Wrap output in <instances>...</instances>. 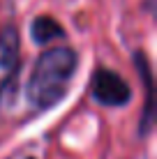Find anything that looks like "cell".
<instances>
[{
	"instance_id": "1",
	"label": "cell",
	"mask_w": 157,
	"mask_h": 159,
	"mask_svg": "<svg viewBox=\"0 0 157 159\" xmlns=\"http://www.w3.org/2000/svg\"><path fill=\"white\" fill-rule=\"evenodd\" d=\"M79 69V53L72 46L46 48L32 65L25 83V99L35 111H46L62 102Z\"/></svg>"
},
{
	"instance_id": "5",
	"label": "cell",
	"mask_w": 157,
	"mask_h": 159,
	"mask_svg": "<svg viewBox=\"0 0 157 159\" xmlns=\"http://www.w3.org/2000/svg\"><path fill=\"white\" fill-rule=\"evenodd\" d=\"M30 37L35 44L46 46V44H51L56 39H65V28L53 16H37L30 23Z\"/></svg>"
},
{
	"instance_id": "4",
	"label": "cell",
	"mask_w": 157,
	"mask_h": 159,
	"mask_svg": "<svg viewBox=\"0 0 157 159\" xmlns=\"http://www.w3.org/2000/svg\"><path fill=\"white\" fill-rule=\"evenodd\" d=\"M19 51H21V37L14 23H7L0 30V69L12 72L19 69Z\"/></svg>"
},
{
	"instance_id": "3",
	"label": "cell",
	"mask_w": 157,
	"mask_h": 159,
	"mask_svg": "<svg viewBox=\"0 0 157 159\" xmlns=\"http://www.w3.org/2000/svg\"><path fill=\"white\" fill-rule=\"evenodd\" d=\"M134 58V67H136L139 76L143 81V113H141V120H139V136H145L150 131L155 122V106H153V99H155V88H153V69H150V62L148 58L143 56L141 51H134L132 53Z\"/></svg>"
},
{
	"instance_id": "2",
	"label": "cell",
	"mask_w": 157,
	"mask_h": 159,
	"mask_svg": "<svg viewBox=\"0 0 157 159\" xmlns=\"http://www.w3.org/2000/svg\"><path fill=\"white\" fill-rule=\"evenodd\" d=\"M90 95L99 106L125 108L132 102L134 92H132V85L118 72H113L109 67H97L93 72V81H90Z\"/></svg>"
},
{
	"instance_id": "6",
	"label": "cell",
	"mask_w": 157,
	"mask_h": 159,
	"mask_svg": "<svg viewBox=\"0 0 157 159\" xmlns=\"http://www.w3.org/2000/svg\"><path fill=\"white\" fill-rule=\"evenodd\" d=\"M28 159H32V157H28Z\"/></svg>"
}]
</instances>
